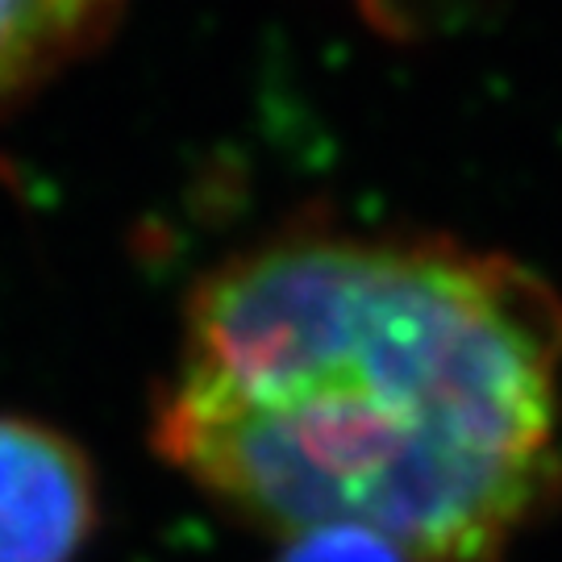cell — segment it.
I'll return each mask as SVG.
<instances>
[{"label": "cell", "mask_w": 562, "mask_h": 562, "mask_svg": "<svg viewBox=\"0 0 562 562\" xmlns=\"http://www.w3.org/2000/svg\"><path fill=\"white\" fill-rule=\"evenodd\" d=\"M559 355L562 308L504 255L296 229L196 283L150 442L280 542L504 562L562 487Z\"/></svg>", "instance_id": "obj_1"}, {"label": "cell", "mask_w": 562, "mask_h": 562, "mask_svg": "<svg viewBox=\"0 0 562 562\" xmlns=\"http://www.w3.org/2000/svg\"><path fill=\"white\" fill-rule=\"evenodd\" d=\"M97 525L88 450L38 417L0 413V562H76Z\"/></svg>", "instance_id": "obj_2"}, {"label": "cell", "mask_w": 562, "mask_h": 562, "mask_svg": "<svg viewBox=\"0 0 562 562\" xmlns=\"http://www.w3.org/2000/svg\"><path fill=\"white\" fill-rule=\"evenodd\" d=\"M121 0H0V104L30 97L42 80L101 38Z\"/></svg>", "instance_id": "obj_3"}, {"label": "cell", "mask_w": 562, "mask_h": 562, "mask_svg": "<svg viewBox=\"0 0 562 562\" xmlns=\"http://www.w3.org/2000/svg\"><path fill=\"white\" fill-rule=\"evenodd\" d=\"M276 562H404L396 546L367 533V529H313L301 538H288Z\"/></svg>", "instance_id": "obj_4"}]
</instances>
